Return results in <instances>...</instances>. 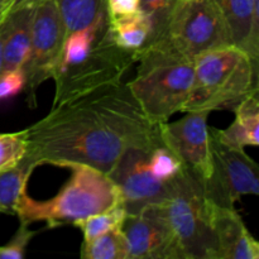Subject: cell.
Listing matches in <instances>:
<instances>
[{
  "label": "cell",
  "instance_id": "1",
  "mask_svg": "<svg viewBox=\"0 0 259 259\" xmlns=\"http://www.w3.org/2000/svg\"><path fill=\"white\" fill-rule=\"evenodd\" d=\"M35 166L83 164L109 174L126 148L162 142L158 124L143 114L123 81L52 106L25 128Z\"/></svg>",
  "mask_w": 259,
  "mask_h": 259
},
{
  "label": "cell",
  "instance_id": "2",
  "mask_svg": "<svg viewBox=\"0 0 259 259\" xmlns=\"http://www.w3.org/2000/svg\"><path fill=\"white\" fill-rule=\"evenodd\" d=\"M136 63V76L126 86L152 123H163L185 111L194 88V61L157 40L137 53Z\"/></svg>",
  "mask_w": 259,
  "mask_h": 259
},
{
  "label": "cell",
  "instance_id": "3",
  "mask_svg": "<svg viewBox=\"0 0 259 259\" xmlns=\"http://www.w3.org/2000/svg\"><path fill=\"white\" fill-rule=\"evenodd\" d=\"M71 177L56 196L48 200H35L22 192L15 205L19 222L33 224L46 223L50 229L66 224H75L81 219L99 214L120 201L118 189L108 174L83 166H68Z\"/></svg>",
  "mask_w": 259,
  "mask_h": 259
},
{
  "label": "cell",
  "instance_id": "4",
  "mask_svg": "<svg viewBox=\"0 0 259 259\" xmlns=\"http://www.w3.org/2000/svg\"><path fill=\"white\" fill-rule=\"evenodd\" d=\"M194 88L186 111L233 109L258 89V62L234 45L201 53L194 60Z\"/></svg>",
  "mask_w": 259,
  "mask_h": 259
},
{
  "label": "cell",
  "instance_id": "5",
  "mask_svg": "<svg viewBox=\"0 0 259 259\" xmlns=\"http://www.w3.org/2000/svg\"><path fill=\"white\" fill-rule=\"evenodd\" d=\"M163 209L185 259H218L212 202L199 180L182 172L174 181Z\"/></svg>",
  "mask_w": 259,
  "mask_h": 259
},
{
  "label": "cell",
  "instance_id": "6",
  "mask_svg": "<svg viewBox=\"0 0 259 259\" xmlns=\"http://www.w3.org/2000/svg\"><path fill=\"white\" fill-rule=\"evenodd\" d=\"M136 58V53L121 50L113 42L108 27L88 53L56 70L52 78L56 86L52 106L121 82Z\"/></svg>",
  "mask_w": 259,
  "mask_h": 259
},
{
  "label": "cell",
  "instance_id": "7",
  "mask_svg": "<svg viewBox=\"0 0 259 259\" xmlns=\"http://www.w3.org/2000/svg\"><path fill=\"white\" fill-rule=\"evenodd\" d=\"M159 40L192 61L206 51L232 45L225 20L214 0H176Z\"/></svg>",
  "mask_w": 259,
  "mask_h": 259
},
{
  "label": "cell",
  "instance_id": "8",
  "mask_svg": "<svg viewBox=\"0 0 259 259\" xmlns=\"http://www.w3.org/2000/svg\"><path fill=\"white\" fill-rule=\"evenodd\" d=\"M66 30L55 0H43L34 7L30 48L23 66L24 91L30 108L35 106V93L45 81L52 80L65 42Z\"/></svg>",
  "mask_w": 259,
  "mask_h": 259
},
{
  "label": "cell",
  "instance_id": "9",
  "mask_svg": "<svg viewBox=\"0 0 259 259\" xmlns=\"http://www.w3.org/2000/svg\"><path fill=\"white\" fill-rule=\"evenodd\" d=\"M212 175L204 185L206 196L217 205L235 207L245 195H259V167L242 148L220 143L210 134Z\"/></svg>",
  "mask_w": 259,
  "mask_h": 259
},
{
  "label": "cell",
  "instance_id": "10",
  "mask_svg": "<svg viewBox=\"0 0 259 259\" xmlns=\"http://www.w3.org/2000/svg\"><path fill=\"white\" fill-rule=\"evenodd\" d=\"M151 148L153 147H129L108 174L128 215L138 214L152 205L163 204L172 190L174 182H162L152 175L148 167Z\"/></svg>",
  "mask_w": 259,
  "mask_h": 259
},
{
  "label": "cell",
  "instance_id": "11",
  "mask_svg": "<svg viewBox=\"0 0 259 259\" xmlns=\"http://www.w3.org/2000/svg\"><path fill=\"white\" fill-rule=\"evenodd\" d=\"M209 114V111H186V115L179 120L158 123L159 136L164 146L176 154L185 171L202 185L212 175Z\"/></svg>",
  "mask_w": 259,
  "mask_h": 259
},
{
  "label": "cell",
  "instance_id": "12",
  "mask_svg": "<svg viewBox=\"0 0 259 259\" xmlns=\"http://www.w3.org/2000/svg\"><path fill=\"white\" fill-rule=\"evenodd\" d=\"M121 229L128 242L129 259H185L163 204L126 215Z\"/></svg>",
  "mask_w": 259,
  "mask_h": 259
},
{
  "label": "cell",
  "instance_id": "13",
  "mask_svg": "<svg viewBox=\"0 0 259 259\" xmlns=\"http://www.w3.org/2000/svg\"><path fill=\"white\" fill-rule=\"evenodd\" d=\"M212 225L218 259L259 258V243L245 227L235 207L220 206L212 202Z\"/></svg>",
  "mask_w": 259,
  "mask_h": 259
},
{
  "label": "cell",
  "instance_id": "14",
  "mask_svg": "<svg viewBox=\"0 0 259 259\" xmlns=\"http://www.w3.org/2000/svg\"><path fill=\"white\" fill-rule=\"evenodd\" d=\"M227 24L232 45L259 60V0H214Z\"/></svg>",
  "mask_w": 259,
  "mask_h": 259
},
{
  "label": "cell",
  "instance_id": "15",
  "mask_svg": "<svg viewBox=\"0 0 259 259\" xmlns=\"http://www.w3.org/2000/svg\"><path fill=\"white\" fill-rule=\"evenodd\" d=\"M234 121L225 129L210 128V134L220 143L233 148L259 146V101L258 89L248 94L233 109Z\"/></svg>",
  "mask_w": 259,
  "mask_h": 259
},
{
  "label": "cell",
  "instance_id": "16",
  "mask_svg": "<svg viewBox=\"0 0 259 259\" xmlns=\"http://www.w3.org/2000/svg\"><path fill=\"white\" fill-rule=\"evenodd\" d=\"M34 7L10 9L4 19L3 71L22 68L30 48V32Z\"/></svg>",
  "mask_w": 259,
  "mask_h": 259
},
{
  "label": "cell",
  "instance_id": "17",
  "mask_svg": "<svg viewBox=\"0 0 259 259\" xmlns=\"http://www.w3.org/2000/svg\"><path fill=\"white\" fill-rule=\"evenodd\" d=\"M109 33L119 48L136 55L151 43L153 35L151 20L141 10L109 19Z\"/></svg>",
  "mask_w": 259,
  "mask_h": 259
},
{
  "label": "cell",
  "instance_id": "18",
  "mask_svg": "<svg viewBox=\"0 0 259 259\" xmlns=\"http://www.w3.org/2000/svg\"><path fill=\"white\" fill-rule=\"evenodd\" d=\"M66 35L109 17L106 0H55Z\"/></svg>",
  "mask_w": 259,
  "mask_h": 259
},
{
  "label": "cell",
  "instance_id": "19",
  "mask_svg": "<svg viewBox=\"0 0 259 259\" xmlns=\"http://www.w3.org/2000/svg\"><path fill=\"white\" fill-rule=\"evenodd\" d=\"M35 163L25 157L17 167L0 172V214L15 215V205L24 190Z\"/></svg>",
  "mask_w": 259,
  "mask_h": 259
},
{
  "label": "cell",
  "instance_id": "20",
  "mask_svg": "<svg viewBox=\"0 0 259 259\" xmlns=\"http://www.w3.org/2000/svg\"><path fill=\"white\" fill-rule=\"evenodd\" d=\"M80 257L83 259H129V248L121 228L110 230L83 242Z\"/></svg>",
  "mask_w": 259,
  "mask_h": 259
},
{
  "label": "cell",
  "instance_id": "21",
  "mask_svg": "<svg viewBox=\"0 0 259 259\" xmlns=\"http://www.w3.org/2000/svg\"><path fill=\"white\" fill-rule=\"evenodd\" d=\"M126 215L128 214H126V210L124 209L123 204L119 202L109 210L91 215L86 219L78 220L73 225L81 230L83 235V242H88V240L105 234L110 230L119 229V228L123 227Z\"/></svg>",
  "mask_w": 259,
  "mask_h": 259
},
{
  "label": "cell",
  "instance_id": "22",
  "mask_svg": "<svg viewBox=\"0 0 259 259\" xmlns=\"http://www.w3.org/2000/svg\"><path fill=\"white\" fill-rule=\"evenodd\" d=\"M148 167L156 179L167 184L174 182L185 171L176 154L168 147L164 146L163 142H159L153 148H151L148 156Z\"/></svg>",
  "mask_w": 259,
  "mask_h": 259
},
{
  "label": "cell",
  "instance_id": "23",
  "mask_svg": "<svg viewBox=\"0 0 259 259\" xmlns=\"http://www.w3.org/2000/svg\"><path fill=\"white\" fill-rule=\"evenodd\" d=\"M28 153L25 128L13 133H0V172L17 167Z\"/></svg>",
  "mask_w": 259,
  "mask_h": 259
},
{
  "label": "cell",
  "instance_id": "24",
  "mask_svg": "<svg viewBox=\"0 0 259 259\" xmlns=\"http://www.w3.org/2000/svg\"><path fill=\"white\" fill-rule=\"evenodd\" d=\"M139 2H141V12L144 13L152 23L153 35L151 43L159 40L163 37L167 19L176 0H139Z\"/></svg>",
  "mask_w": 259,
  "mask_h": 259
},
{
  "label": "cell",
  "instance_id": "25",
  "mask_svg": "<svg viewBox=\"0 0 259 259\" xmlns=\"http://www.w3.org/2000/svg\"><path fill=\"white\" fill-rule=\"evenodd\" d=\"M19 223V228L12 239L5 245L0 247V259H22L30 240L37 235L35 230L29 229V224L23 222Z\"/></svg>",
  "mask_w": 259,
  "mask_h": 259
},
{
  "label": "cell",
  "instance_id": "26",
  "mask_svg": "<svg viewBox=\"0 0 259 259\" xmlns=\"http://www.w3.org/2000/svg\"><path fill=\"white\" fill-rule=\"evenodd\" d=\"M25 77L22 68L3 71L0 73V100L10 99L24 91Z\"/></svg>",
  "mask_w": 259,
  "mask_h": 259
},
{
  "label": "cell",
  "instance_id": "27",
  "mask_svg": "<svg viewBox=\"0 0 259 259\" xmlns=\"http://www.w3.org/2000/svg\"><path fill=\"white\" fill-rule=\"evenodd\" d=\"M106 10L109 19L124 15L134 14L141 10L139 0H106Z\"/></svg>",
  "mask_w": 259,
  "mask_h": 259
},
{
  "label": "cell",
  "instance_id": "28",
  "mask_svg": "<svg viewBox=\"0 0 259 259\" xmlns=\"http://www.w3.org/2000/svg\"><path fill=\"white\" fill-rule=\"evenodd\" d=\"M14 0H0V23L7 18L8 13L12 9V5Z\"/></svg>",
  "mask_w": 259,
  "mask_h": 259
},
{
  "label": "cell",
  "instance_id": "29",
  "mask_svg": "<svg viewBox=\"0 0 259 259\" xmlns=\"http://www.w3.org/2000/svg\"><path fill=\"white\" fill-rule=\"evenodd\" d=\"M40 2H43V0H14L12 5V9L22 7H35Z\"/></svg>",
  "mask_w": 259,
  "mask_h": 259
},
{
  "label": "cell",
  "instance_id": "30",
  "mask_svg": "<svg viewBox=\"0 0 259 259\" xmlns=\"http://www.w3.org/2000/svg\"><path fill=\"white\" fill-rule=\"evenodd\" d=\"M3 39H4V20L0 23V73L3 72Z\"/></svg>",
  "mask_w": 259,
  "mask_h": 259
}]
</instances>
